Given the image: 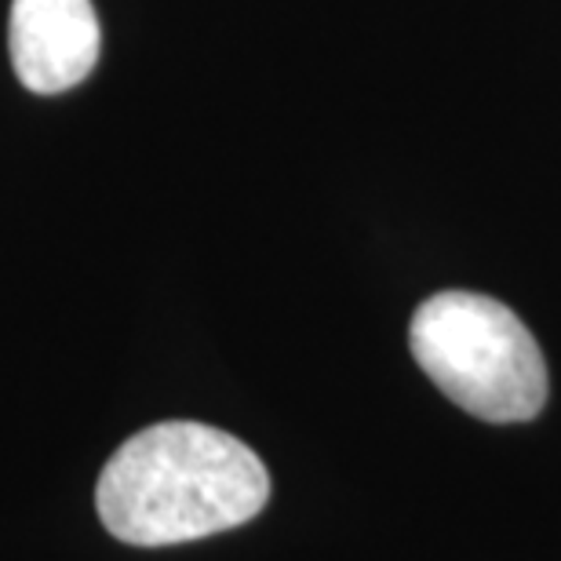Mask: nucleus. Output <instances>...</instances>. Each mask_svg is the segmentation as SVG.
Segmentation results:
<instances>
[{
    "label": "nucleus",
    "instance_id": "f257e3e1",
    "mask_svg": "<svg viewBox=\"0 0 561 561\" xmlns=\"http://www.w3.org/2000/svg\"><path fill=\"white\" fill-rule=\"evenodd\" d=\"M271 500V474L241 437L194 420L131 434L99 474L106 533L131 547H172L238 529Z\"/></svg>",
    "mask_w": 561,
    "mask_h": 561
},
{
    "label": "nucleus",
    "instance_id": "f03ea898",
    "mask_svg": "<svg viewBox=\"0 0 561 561\" xmlns=\"http://www.w3.org/2000/svg\"><path fill=\"white\" fill-rule=\"evenodd\" d=\"M416 365L448 401L485 423L536 420L547 401V365L533 332L500 299L437 291L412 313Z\"/></svg>",
    "mask_w": 561,
    "mask_h": 561
},
{
    "label": "nucleus",
    "instance_id": "7ed1b4c3",
    "mask_svg": "<svg viewBox=\"0 0 561 561\" xmlns=\"http://www.w3.org/2000/svg\"><path fill=\"white\" fill-rule=\"evenodd\" d=\"M92 0H11L8 51L19 81L37 95L70 92L99 62Z\"/></svg>",
    "mask_w": 561,
    "mask_h": 561
}]
</instances>
